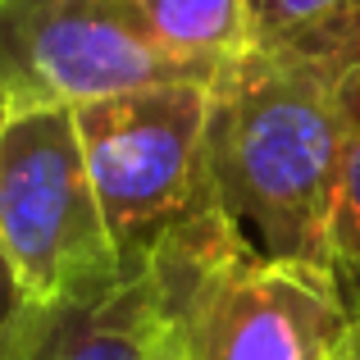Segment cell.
<instances>
[{"mask_svg": "<svg viewBox=\"0 0 360 360\" xmlns=\"http://www.w3.org/2000/svg\"><path fill=\"white\" fill-rule=\"evenodd\" d=\"M347 160L342 73L297 46L246 51L210 87V196L264 255L333 274Z\"/></svg>", "mask_w": 360, "mask_h": 360, "instance_id": "obj_1", "label": "cell"}, {"mask_svg": "<svg viewBox=\"0 0 360 360\" xmlns=\"http://www.w3.org/2000/svg\"><path fill=\"white\" fill-rule=\"evenodd\" d=\"M178 360H338L352 328L338 274L264 255L219 201H201L146 255Z\"/></svg>", "mask_w": 360, "mask_h": 360, "instance_id": "obj_2", "label": "cell"}, {"mask_svg": "<svg viewBox=\"0 0 360 360\" xmlns=\"http://www.w3.org/2000/svg\"><path fill=\"white\" fill-rule=\"evenodd\" d=\"M0 246L32 306L96 292L123 274L73 105H9L0 119Z\"/></svg>", "mask_w": 360, "mask_h": 360, "instance_id": "obj_3", "label": "cell"}, {"mask_svg": "<svg viewBox=\"0 0 360 360\" xmlns=\"http://www.w3.org/2000/svg\"><path fill=\"white\" fill-rule=\"evenodd\" d=\"M210 87L214 82H155L73 105L91 187L123 264H141L178 219L210 201Z\"/></svg>", "mask_w": 360, "mask_h": 360, "instance_id": "obj_4", "label": "cell"}, {"mask_svg": "<svg viewBox=\"0 0 360 360\" xmlns=\"http://www.w3.org/2000/svg\"><path fill=\"white\" fill-rule=\"evenodd\" d=\"M210 82L165 51L137 0H0V96L82 105L128 87Z\"/></svg>", "mask_w": 360, "mask_h": 360, "instance_id": "obj_5", "label": "cell"}, {"mask_svg": "<svg viewBox=\"0 0 360 360\" xmlns=\"http://www.w3.org/2000/svg\"><path fill=\"white\" fill-rule=\"evenodd\" d=\"M165 315L150 264H123L115 283L55 306H27L0 360H160Z\"/></svg>", "mask_w": 360, "mask_h": 360, "instance_id": "obj_6", "label": "cell"}, {"mask_svg": "<svg viewBox=\"0 0 360 360\" xmlns=\"http://www.w3.org/2000/svg\"><path fill=\"white\" fill-rule=\"evenodd\" d=\"M137 9L155 41L210 82L251 51L246 0H137Z\"/></svg>", "mask_w": 360, "mask_h": 360, "instance_id": "obj_7", "label": "cell"}, {"mask_svg": "<svg viewBox=\"0 0 360 360\" xmlns=\"http://www.w3.org/2000/svg\"><path fill=\"white\" fill-rule=\"evenodd\" d=\"M347 91V160L333 210V274L347 301L360 306V73L342 78Z\"/></svg>", "mask_w": 360, "mask_h": 360, "instance_id": "obj_8", "label": "cell"}, {"mask_svg": "<svg viewBox=\"0 0 360 360\" xmlns=\"http://www.w3.org/2000/svg\"><path fill=\"white\" fill-rule=\"evenodd\" d=\"M347 0H246V23H251V51L292 46L306 32L342 9Z\"/></svg>", "mask_w": 360, "mask_h": 360, "instance_id": "obj_9", "label": "cell"}, {"mask_svg": "<svg viewBox=\"0 0 360 360\" xmlns=\"http://www.w3.org/2000/svg\"><path fill=\"white\" fill-rule=\"evenodd\" d=\"M297 51H310L315 60H324L333 73H360V0H347L328 23H319L315 32H306L301 41H292Z\"/></svg>", "mask_w": 360, "mask_h": 360, "instance_id": "obj_10", "label": "cell"}, {"mask_svg": "<svg viewBox=\"0 0 360 360\" xmlns=\"http://www.w3.org/2000/svg\"><path fill=\"white\" fill-rule=\"evenodd\" d=\"M5 110H9V101L0 96V119H5ZM27 306H32V301L23 297V288H18L14 269H9V260H5V246H0V352H5L9 338L18 333V324H23Z\"/></svg>", "mask_w": 360, "mask_h": 360, "instance_id": "obj_11", "label": "cell"}, {"mask_svg": "<svg viewBox=\"0 0 360 360\" xmlns=\"http://www.w3.org/2000/svg\"><path fill=\"white\" fill-rule=\"evenodd\" d=\"M338 360H360V306H352V328H347V342Z\"/></svg>", "mask_w": 360, "mask_h": 360, "instance_id": "obj_12", "label": "cell"}, {"mask_svg": "<svg viewBox=\"0 0 360 360\" xmlns=\"http://www.w3.org/2000/svg\"><path fill=\"white\" fill-rule=\"evenodd\" d=\"M160 360H178V356H174V347H169V338H165V347H160Z\"/></svg>", "mask_w": 360, "mask_h": 360, "instance_id": "obj_13", "label": "cell"}]
</instances>
